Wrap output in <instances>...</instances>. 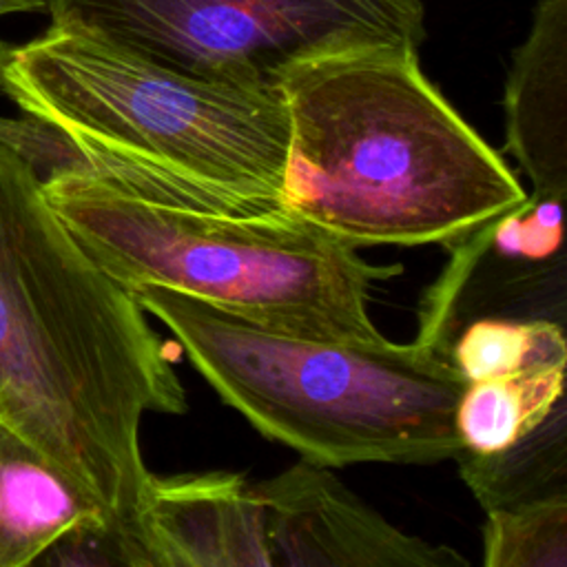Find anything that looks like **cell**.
<instances>
[{
  "label": "cell",
  "instance_id": "obj_1",
  "mask_svg": "<svg viewBox=\"0 0 567 567\" xmlns=\"http://www.w3.org/2000/svg\"><path fill=\"white\" fill-rule=\"evenodd\" d=\"M148 412H186L164 341L71 237L33 173L0 146V419L102 505L142 567Z\"/></svg>",
  "mask_w": 567,
  "mask_h": 567
},
{
  "label": "cell",
  "instance_id": "obj_2",
  "mask_svg": "<svg viewBox=\"0 0 567 567\" xmlns=\"http://www.w3.org/2000/svg\"><path fill=\"white\" fill-rule=\"evenodd\" d=\"M275 91L288 115L284 210L352 248L452 244L529 197L414 47L328 53Z\"/></svg>",
  "mask_w": 567,
  "mask_h": 567
},
{
  "label": "cell",
  "instance_id": "obj_3",
  "mask_svg": "<svg viewBox=\"0 0 567 567\" xmlns=\"http://www.w3.org/2000/svg\"><path fill=\"white\" fill-rule=\"evenodd\" d=\"M0 93L66 131L82 175L175 204L284 210L288 115L272 89L190 78L49 24L0 40Z\"/></svg>",
  "mask_w": 567,
  "mask_h": 567
},
{
  "label": "cell",
  "instance_id": "obj_4",
  "mask_svg": "<svg viewBox=\"0 0 567 567\" xmlns=\"http://www.w3.org/2000/svg\"><path fill=\"white\" fill-rule=\"evenodd\" d=\"M128 292L230 408L301 458L341 467L434 463L463 452L454 410L467 381L430 339L295 337L162 286Z\"/></svg>",
  "mask_w": 567,
  "mask_h": 567
},
{
  "label": "cell",
  "instance_id": "obj_5",
  "mask_svg": "<svg viewBox=\"0 0 567 567\" xmlns=\"http://www.w3.org/2000/svg\"><path fill=\"white\" fill-rule=\"evenodd\" d=\"M91 261L126 290L162 286L295 337L377 343L368 301L401 272L288 213H230L144 197L91 175L40 184Z\"/></svg>",
  "mask_w": 567,
  "mask_h": 567
},
{
  "label": "cell",
  "instance_id": "obj_6",
  "mask_svg": "<svg viewBox=\"0 0 567 567\" xmlns=\"http://www.w3.org/2000/svg\"><path fill=\"white\" fill-rule=\"evenodd\" d=\"M51 24L171 71L272 89L346 49L425 40L421 0H47Z\"/></svg>",
  "mask_w": 567,
  "mask_h": 567
},
{
  "label": "cell",
  "instance_id": "obj_7",
  "mask_svg": "<svg viewBox=\"0 0 567 567\" xmlns=\"http://www.w3.org/2000/svg\"><path fill=\"white\" fill-rule=\"evenodd\" d=\"M270 567H458L452 547L403 534L334 478L301 458L252 483Z\"/></svg>",
  "mask_w": 567,
  "mask_h": 567
},
{
  "label": "cell",
  "instance_id": "obj_8",
  "mask_svg": "<svg viewBox=\"0 0 567 567\" xmlns=\"http://www.w3.org/2000/svg\"><path fill=\"white\" fill-rule=\"evenodd\" d=\"M144 567H270L261 505L239 474H151L137 512Z\"/></svg>",
  "mask_w": 567,
  "mask_h": 567
},
{
  "label": "cell",
  "instance_id": "obj_9",
  "mask_svg": "<svg viewBox=\"0 0 567 567\" xmlns=\"http://www.w3.org/2000/svg\"><path fill=\"white\" fill-rule=\"evenodd\" d=\"M505 146L534 195L567 190V0H540L505 84Z\"/></svg>",
  "mask_w": 567,
  "mask_h": 567
},
{
  "label": "cell",
  "instance_id": "obj_10",
  "mask_svg": "<svg viewBox=\"0 0 567 567\" xmlns=\"http://www.w3.org/2000/svg\"><path fill=\"white\" fill-rule=\"evenodd\" d=\"M89 520L109 523L102 505L0 419V567L35 565L62 534Z\"/></svg>",
  "mask_w": 567,
  "mask_h": 567
},
{
  "label": "cell",
  "instance_id": "obj_11",
  "mask_svg": "<svg viewBox=\"0 0 567 567\" xmlns=\"http://www.w3.org/2000/svg\"><path fill=\"white\" fill-rule=\"evenodd\" d=\"M565 368L536 365L467 383L454 410L463 452L487 456L532 432L563 401Z\"/></svg>",
  "mask_w": 567,
  "mask_h": 567
},
{
  "label": "cell",
  "instance_id": "obj_12",
  "mask_svg": "<svg viewBox=\"0 0 567 567\" xmlns=\"http://www.w3.org/2000/svg\"><path fill=\"white\" fill-rule=\"evenodd\" d=\"M461 474L481 505L516 507L565 492V401L509 447L478 456L461 452Z\"/></svg>",
  "mask_w": 567,
  "mask_h": 567
},
{
  "label": "cell",
  "instance_id": "obj_13",
  "mask_svg": "<svg viewBox=\"0 0 567 567\" xmlns=\"http://www.w3.org/2000/svg\"><path fill=\"white\" fill-rule=\"evenodd\" d=\"M447 354L467 383L536 365H567L565 332L551 319H472L452 337Z\"/></svg>",
  "mask_w": 567,
  "mask_h": 567
},
{
  "label": "cell",
  "instance_id": "obj_14",
  "mask_svg": "<svg viewBox=\"0 0 567 567\" xmlns=\"http://www.w3.org/2000/svg\"><path fill=\"white\" fill-rule=\"evenodd\" d=\"M485 567H567V494L489 509Z\"/></svg>",
  "mask_w": 567,
  "mask_h": 567
},
{
  "label": "cell",
  "instance_id": "obj_15",
  "mask_svg": "<svg viewBox=\"0 0 567 567\" xmlns=\"http://www.w3.org/2000/svg\"><path fill=\"white\" fill-rule=\"evenodd\" d=\"M47 11V0H0V16Z\"/></svg>",
  "mask_w": 567,
  "mask_h": 567
}]
</instances>
